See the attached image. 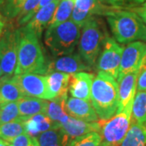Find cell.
Returning a JSON list of instances; mask_svg holds the SVG:
<instances>
[{"instance_id":"6da1fadb","label":"cell","mask_w":146,"mask_h":146,"mask_svg":"<svg viewBox=\"0 0 146 146\" xmlns=\"http://www.w3.org/2000/svg\"><path fill=\"white\" fill-rule=\"evenodd\" d=\"M47 65L38 36L30 28L24 25L18 29L17 64L15 75L35 73L46 75Z\"/></svg>"},{"instance_id":"7a4b0ae2","label":"cell","mask_w":146,"mask_h":146,"mask_svg":"<svg viewBox=\"0 0 146 146\" xmlns=\"http://www.w3.org/2000/svg\"><path fill=\"white\" fill-rule=\"evenodd\" d=\"M91 103L101 121L110 119L119 108V84L111 76L98 72L91 89Z\"/></svg>"},{"instance_id":"3957f363","label":"cell","mask_w":146,"mask_h":146,"mask_svg":"<svg viewBox=\"0 0 146 146\" xmlns=\"http://www.w3.org/2000/svg\"><path fill=\"white\" fill-rule=\"evenodd\" d=\"M104 16L115 40L119 44L146 42V25L132 11L111 8L105 12Z\"/></svg>"},{"instance_id":"277c9868","label":"cell","mask_w":146,"mask_h":146,"mask_svg":"<svg viewBox=\"0 0 146 146\" xmlns=\"http://www.w3.org/2000/svg\"><path fill=\"white\" fill-rule=\"evenodd\" d=\"M81 33V28L72 20L54 26L48 27L44 42L54 56L71 54L77 46Z\"/></svg>"},{"instance_id":"5b68a950","label":"cell","mask_w":146,"mask_h":146,"mask_svg":"<svg viewBox=\"0 0 146 146\" xmlns=\"http://www.w3.org/2000/svg\"><path fill=\"white\" fill-rule=\"evenodd\" d=\"M81 29L79 54L84 63L90 68H94L97 64L106 40L103 26L102 22L93 16L84 23Z\"/></svg>"},{"instance_id":"8992f818","label":"cell","mask_w":146,"mask_h":146,"mask_svg":"<svg viewBox=\"0 0 146 146\" xmlns=\"http://www.w3.org/2000/svg\"><path fill=\"white\" fill-rule=\"evenodd\" d=\"M132 119V107L116 113L110 119L102 122L100 134L102 146H119L129 130Z\"/></svg>"},{"instance_id":"52a82bcc","label":"cell","mask_w":146,"mask_h":146,"mask_svg":"<svg viewBox=\"0 0 146 146\" xmlns=\"http://www.w3.org/2000/svg\"><path fill=\"white\" fill-rule=\"evenodd\" d=\"M123 50L124 47L116 42L114 38L106 36L103 45V50L100 53L96 64L98 71L107 73L117 80L119 74Z\"/></svg>"},{"instance_id":"ba28073f","label":"cell","mask_w":146,"mask_h":146,"mask_svg":"<svg viewBox=\"0 0 146 146\" xmlns=\"http://www.w3.org/2000/svg\"><path fill=\"white\" fill-rule=\"evenodd\" d=\"M18 51V29H7L0 39V64L3 76H13L16 72Z\"/></svg>"},{"instance_id":"9c48e42d","label":"cell","mask_w":146,"mask_h":146,"mask_svg":"<svg viewBox=\"0 0 146 146\" xmlns=\"http://www.w3.org/2000/svg\"><path fill=\"white\" fill-rule=\"evenodd\" d=\"M12 78L24 96L50 100L46 76L35 73H25L14 75Z\"/></svg>"},{"instance_id":"30bf717a","label":"cell","mask_w":146,"mask_h":146,"mask_svg":"<svg viewBox=\"0 0 146 146\" xmlns=\"http://www.w3.org/2000/svg\"><path fill=\"white\" fill-rule=\"evenodd\" d=\"M146 59V43L141 41L128 43L123 50L117 81L127 74L140 71Z\"/></svg>"},{"instance_id":"8fae6325","label":"cell","mask_w":146,"mask_h":146,"mask_svg":"<svg viewBox=\"0 0 146 146\" xmlns=\"http://www.w3.org/2000/svg\"><path fill=\"white\" fill-rule=\"evenodd\" d=\"M91 70L88 64L84 62L80 54H71L63 55L53 60L47 65L46 74L53 72H60L72 75L80 72H87Z\"/></svg>"},{"instance_id":"7c38bea8","label":"cell","mask_w":146,"mask_h":146,"mask_svg":"<svg viewBox=\"0 0 146 146\" xmlns=\"http://www.w3.org/2000/svg\"><path fill=\"white\" fill-rule=\"evenodd\" d=\"M139 71L127 74L119 79V108L117 113L132 107L136 94V85Z\"/></svg>"},{"instance_id":"4fadbf2b","label":"cell","mask_w":146,"mask_h":146,"mask_svg":"<svg viewBox=\"0 0 146 146\" xmlns=\"http://www.w3.org/2000/svg\"><path fill=\"white\" fill-rule=\"evenodd\" d=\"M94 76L93 73L88 72L72 74L68 84V92L71 96L79 99L90 101Z\"/></svg>"},{"instance_id":"5bb4252c","label":"cell","mask_w":146,"mask_h":146,"mask_svg":"<svg viewBox=\"0 0 146 146\" xmlns=\"http://www.w3.org/2000/svg\"><path fill=\"white\" fill-rule=\"evenodd\" d=\"M105 7L99 0H76L71 20L77 25L81 27L91 16L97 14H104Z\"/></svg>"},{"instance_id":"9a60e30c","label":"cell","mask_w":146,"mask_h":146,"mask_svg":"<svg viewBox=\"0 0 146 146\" xmlns=\"http://www.w3.org/2000/svg\"><path fill=\"white\" fill-rule=\"evenodd\" d=\"M59 127H62L70 139L72 140L92 131H98L100 133L102 122L100 120L98 122H86L68 115L59 124Z\"/></svg>"},{"instance_id":"2e32d148","label":"cell","mask_w":146,"mask_h":146,"mask_svg":"<svg viewBox=\"0 0 146 146\" xmlns=\"http://www.w3.org/2000/svg\"><path fill=\"white\" fill-rule=\"evenodd\" d=\"M66 111L68 115L86 122H98L99 118L89 101L68 98L66 102Z\"/></svg>"},{"instance_id":"e0dca14e","label":"cell","mask_w":146,"mask_h":146,"mask_svg":"<svg viewBox=\"0 0 146 146\" xmlns=\"http://www.w3.org/2000/svg\"><path fill=\"white\" fill-rule=\"evenodd\" d=\"M59 1L60 0H53L48 5L42 7L25 25L35 32L38 37L41 36L44 29L48 27L50 22L52 20L54 13Z\"/></svg>"},{"instance_id":"ac0fdd59","label":"cell","mask_w":146,"mask_h":146,"mask_svg":"<svg viewBox=\"0 0 146 146\" xmlns=\"http://www.w3.org/2000/svg\"><path fill=\"white\" fill-rule=\"evenodd\" d=\"M17 105L21 117L28 119L38 114H46L49 101L25 96L17 101Z\"/></svg>"},{"instance_id":"d6986e66","label":"cell","mask_w":146,"mask_h":146,"mask_svg":"<svg viewBox=\"0 0 146 146\" xmlns=\"http://www.w3.org/2000/svg\"><path fill=\"white\" fill-rule=\"evenodd\" d=\"M46 77L50 100L68 94L71 75L60 72H53L46 74Z\"/></svg>"},{"instance_id":"ffe728a7","label":"cell","mask_w":146,"mask_h":146,"mask_svg":"<svg viewBox=\"0 0 146 146\" xmlns=\"http://www.w3.org/2000/svg\"><path fill=\"white\" fill-rule=\"evenodd\" d=\"M58 127L59 126L50 119L46 114H38L25 119L26 132L35 138L42 132Z\"/></svg>"},{"instance_id":"44dd1931","label":"cell","mask_w":146,"mask_h":146,"mask_svg":"<svg viewBox=\"0 0 146 146\" xmlns=\"http://www.w3.org/2000/svg\"><path fill=\"white\" fill-rule=\"evenodd\" d=\"M40 146H68L70 137L60 127L41 133L36 137Z\"/></svg>"},{"instance_id":"7402d4cb","label":"cell","mask_w":146,"mask_h":146,"mask_svg":"<svg viewBox=\"0 0 146 146\" xmlns=\"http://www.w3.org/2000/svg\"><path fill=\"white\" fill-rule=\"evenodd\" d=\"M24 94L12 78V76H3L0 78V104L17 102Z\"/></svg>"},{"instance_id":"603a6c76","label":"cell","mask_w":146,"mask_h":146,"mask_svg":"<svg viewBox=\"0 0 146 146\" xmlns=\"http://www.w3.org/2000/svg\"><path fill=\"white\" fill-rule=\"evenodd\" d=\"M67 100L68 94H64L49 102L46 115L58 126L69 115L66 111Z\"/></svg>"},{"instance_id":"cb8c5ba5","label":"cell","mask_w":146,"mask_h":146,"mask_svg":"<svg viewBox=\"0 0 146 146\" xmlns=\"http://www.w3.org/2000/svg\"><path fill=\"white\" fill-rule=\"evenodd\" d=\"M119 146H146V128L131 119L129 130Z\"/></svg>"},{"instance_id":"d4e9b609","label":"cell","mask_w":146,"mask_h":146,"mask_svg":"<svg viewBox=\"0 0 146 146\" xmlns=\"http://www.w3.org/2000/svg\"><path fill=\"white\" fill-rule=\"evenodd\" d=\"M25 119L21 117L19 119L0 124V138L6 142H10L16 136L26 132Z\"/></svg>"},{"instance_id":"484cf974","label":"cell","mask_w":146,"mask_h":146,"mask_svg":"<svg viewBox=\"0 0 146 146\" xmlns=\"http://www.w3.org/2000/svg\"><path fill=\"white\" fill-rule=\"evenodd\" d=\"M75 3L76 0H60L48 27L54 26L71 20Z\"/></svg>"},{"instance_id":"4316f807","label":"cell","mask_w":146,"mask_h":146,"mask_svg":"<svg viewBox=\"0 0 146 146\" xmlns=\"http://www.w3.org/2000/svg\"><path fill=\"white\" fill-rule=\"evenodd\" d=\"M132 119L146 128V91L136 92L132 105Z\"/></svg>"},{"instance_id":"83f0119b","label":"cell","mask_w":146,"mask_h":146,"mask_svg":"<svg viewBox=\"0 0 146 146\" xmlns=\"http://www.w3.org/2000/svg\"><path fill=\"white\" fill-rule=\"evenodd\" d=\"M40 0H27L22 7L19 15L16 17L18 26H24L38 11V4Z\"/></svg>"},{"instance_id":"f1b7e54d","label":"cell","mask_w":146,"mask_h":146,"mask_svg":"<svg viewBox=\"0 0 146 146\" xmlns=\"http://www.w3.org/2000/svg\"><path fill=\"white\" fill-rule=\"evenodd\" d=\"M21 117L17 102L0 104V124L19 119Z\"/></svg>"},{"instance_id":"f546056e","label":"cell","mask_w":146,"mask_h":146,"mask_svg":"<svg viewBox=\"0 0 146 146\" xmlns=\"http://www.w3.org/2000/svg\"><path fill=\"white\" fill-rule=\"evenodd\" d=\"M102 138L99 132L92 131L71 140L68 146H102Z\"/></svg>"},{"instance_id":"4dcf8cb0","label":"cell","mask_w":146,"mask_h":146,"mask_svg":"<svg viewBox=\"0 0 146 146\" xmlns=\"http://www.w3.org/2000/svg\"><path fill=\"white\" fill-rule=\"evenodd\" d=\"M27 0H5L1 6V11L5 19H15L19 15Z\"/></svg>"},{"instance_id":"1f68e13d","label":"cell","mask_w":146,"mask_h":146,"mask_svg":"<svg viewBox=\"0 0 146 146\" xmlns=\"http://www.w3.org/2000/svg\"><path fill=\"white\" fill-rule=\"evenodd\" d=\"M100 3L113 9H131L143 4L146 0H99Z\"/></svg>"},{"instance_id":"d6a6232c","label":"cell","mask_w":146,"mask_h":146,"mask_svg":"<svg viewBox=\"0 0 146 146\" xmlns=\"http://www.w3.org/2000/svg\"><path fill=\"white\" fill-rule=\"evenodd\" d=\"M33 141V137L25 132L20 136H16L10 142H7L9 146H30Z\"/></svg>"},{"instance_id":"836d02e7","label":"cell","mask_w":146,"mask_h":146,"mask_svg":"<svg viewBox=\"0 0 146 146\" xmlns=\"http://www.w3.org/2000/svg\"><path fill=\"white\" fill-rule=\"evenodd\" d=\"M136 91L137 92L146 91V59L143 63L141 69L139 71L138 78H137Z\"/></svg>"},{"instance_id":"e575fe53","label":"cell","mask_w":146,"mask_h":146,"mask_svg":"<svg viewBox=\"0 0 146 146\" xmlns=\"http://www.w3.org/2000/svg\"><path fill=\"white\" fill-rule=\"evenodd\" d=\"M129 10L132 11L133 12H135L136 15L141 17V19L143 21V22L145 23V25H146V7H136L133 8H131Z\"/></svg>"},{"instance_id":"d590c367","label":"cell","mask_w":146,"mask_h":146,"mask_svg":"<svg viewBox=\"0 0 146 146\" xmlns=\"http://www.w3.org/2000/svg\"><path fill=\"white\" fill-rule=\"evenodd\" d=\"M53 0H40V2H39V4H38V10H40L42 7H45V6L48 5L49 3H50L51 2H52Z\"/></svg>"},{"instance_id":"8d00e7d4","label":"cell","mask_w":146,"mask_h":146,"mask_svg":"<svg viewBox=\"0 0 146 146\" xmlns=\"http://www.w3.org/2000/svg\"><path fill=\"white\" fill-rule=\"evenodd\" d=\"M5 29V21H2L0 20V39L2 37V35L4 32V29Z\"/></svg>"},{"instance_id":"74e56055","label":"cell","mask_w":146,"mask_h":146,"mask_svg":"<svg viewBox=\"0 0 146 146\" xmlns=\"http://www.w3.org/2000/svg\"><path fill=\"white\" fill-rule=\"evenodd\" d=\"M30 146H40L39 145V144H38V142L36 141L35 137H33V143H32Z\"/></svg>"},{"instance_id":"f35d334b","label":"cell","mask_w":146,"mask_h":146,"mask_svg":"<svg viewBox=\"0 0 146 146\" xmlns=\"http://www.w3.org/2000/svg\"><path fill=\"white\" fill-rule=\"evenodd\" d=\"M0 146H9L8 145V144H7V142H6L4 141H2L0 142Z\"/></svg>"},{"instance_id":"ab89813d","label":"cell","mask_w":146,"mask_h":146,"mask_svg":"<svg viewBox=\"0 0 146 146\" xmlns=\"http://www.w3.org/2000/svg\"><path fill=\"white\" fill-rule=\"evenodd\" d=\"M0 20H2V21H5V17L3 16V13H2V11H1V8H0Z\"/></svg>"},{"instance_id":"60d3db41","label":"cell","mask_w":146,"mask_h":146,"mask_svg":"<svg viewBox=\"0 0 146 146\" xmlns=\"http://www.w3.org/2000/svg\"><path fill=\"white\" fill-rule=\"evenodd\" d=\"M3 76V70H2V67H1V64H0V78Z\"/></svg>"},{"instance_id":"b9f144b4","label":"cell","mask_w":146,"mask_h":146,"mask_svg":"<svg viewBox=\"0 0 146 146\" xmlns=\"http://www.w3.org/2000/svg\"><path fill=\"white\" fill-rule=\"evenodd\" d=\"M4 3V0H0V6H2Z\"/></svg>"},{"instance_id":"7bdbcfd3","label":"cell","mask_w":146,"mask_h":146,"mask_svg":"<svg viewBox=\"0 0 146 146\" xmlns=\"http://www.w3.org/2000/svg\"><path fill=\"white\" fill-rule=\"evenodd\" d=\"M143 6H144V7H146V1L144 3H143Z\"/></svg>"},{"instance_id":"ee69618b","label":"cell","mask_w":146,"mask_h":146,"mask_svg":"<svg viewBox=\"0 0 146 146\" xmlns=\"http://www.w3.org/2000/svg\"><path fill=\"white\" fill-rule=\"evenodd\" d=\"M3 141V140H2V139H1V138H0V142H1V141Z\"/></svg>"},{"instance_id":"f6af8a7d","label":"cell","mask_w":146,"mask_h":146,"mask_svg":"<svg viewBox=\"0 0 146 146\" xmlns=\"http://www.w3.org/2000/svg\"><path fill=\"white\" fill-rule=\"evenodd\" d=\"M4 1H5V0H4Z\"/></svg>"}]
</instances>
